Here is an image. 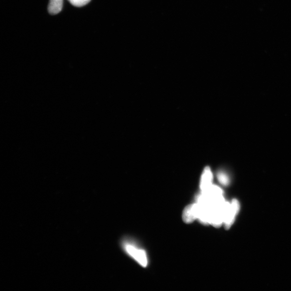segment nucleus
<instances>
[{
	"label": "nucleus",
	"instance_id": "f257e3e1",
	"mask_svg": "<svg viewBox=\"0 0 291 291\" xmlns=\"http://www.w3.org/2000/svg\"><path fill=\"white\" fill-rule=\"evenodd\" d=\"M122 246L125 253H127L141 266L144 267L147 266V256L144 250L139 248L135 244L128 240L122 242Z\"/></svg>",
	"mask_w": 291,
	"mask_h": 291
},
{
	"label": "nucleus",
	"instance_id": "f03ea898",
	"mask_svg": "<svg viewBox=\"0 0 291 291\" xmlns=\"http://www.w3.org/2000/svg\"><path fill=\"white\" fill-rule=\"evenodd\" d=\"M240 210V204L236 199H233L227 208L224 225L226 229H229L235 222L236 217Z\"/></svg>",
	"mask_w": 291,
	"mask_h": 291
},
{
	"label": "nucleus",
	"instance_id": "7ed1b4c3",
	"mask_svg": "<svg viewBox=\"0 0 291 291\" xmlns=\"http://www.w3.org/2000/svg\"><path fill=\"white\" fill-rule=\"evenodd\" d=\"M198 205L196 202L188 205L184 210L182 219L186 224H191L197 219L198 215Z\"/></svg>",
	"mask_w": 291,
	"mask_h": 291
},
{
	"label": "nucleus",
	"instance_id": "20e7f679",
	"mask_svg": "<svg viewBox=\"0 0 291 291\" xmlns=\"http://www.w3.org/2000/svg\"><path fill=\"white\" fill-rule=\"evenodd\" d=\"M213 175L210 168H205L201 176L200 182L201 192L207 191L213 185Z\"/></svg>",
	"mask_w": 291,
	"mask_h": 291
},
{
	"label": "nucleus",
	"instance_id": "39448f33",
	"mask_svg": "<svg viewBox=\"0 0 291 291\" xmlns=\"http://www.w3.org/2000/svg\"><path fill=\"white\" fill-rule=\"evenodd\" d=\"M64 0H50L48 5V11L51 15L58 14L61 12L63 8Z\"/></svg>",
	"mask_w": 291,
	"mask_h": 291
},
{
	"label": "nucleus",
	"instance_id": "423d86ee",
	"mask_svg": "<svg viewBox=\"0 0 291 291\" xmlns=\"http://www.w3.org/2000/svg\"><path fill=\"white\" fill-rule=\"evenodd\" d=\"M218 179L222 185L227 186L229 184V179L224 172H219L218 174Z\"/></svg>",
	"mask_w": 291,
	"mask_h": 291
},
{
	"label": "nucleus",
	"instance_id": "0eeeda50",
	"mask_svg": "<svg viewBox=\"0 0 291 291\" xmlns=\"http://www.w3.org/2000/svg\"><path fill=\"white\" fill-rule=\"evenodd\" d=\"M91 0H69L70 3L73 6L81 7L84 6L90 2Z\"/></svg>",
	"mask_w": 291,
	"mask_h": 291
},
{
	"label": "nucleus",
	"instance_id": "6e6552de",
	"mask_svg": "<svg viewBox=\"0 0 291 291\" xmlns=\"http://www.w3.org/2000/svg\"><path fill=\"white\" fill-rule=\"evenodd\" d=\"M68 1H69V0H68Z\"/></svg>",
	"mask_w": 291,
	"mask_h": 291
}]
</instances>
